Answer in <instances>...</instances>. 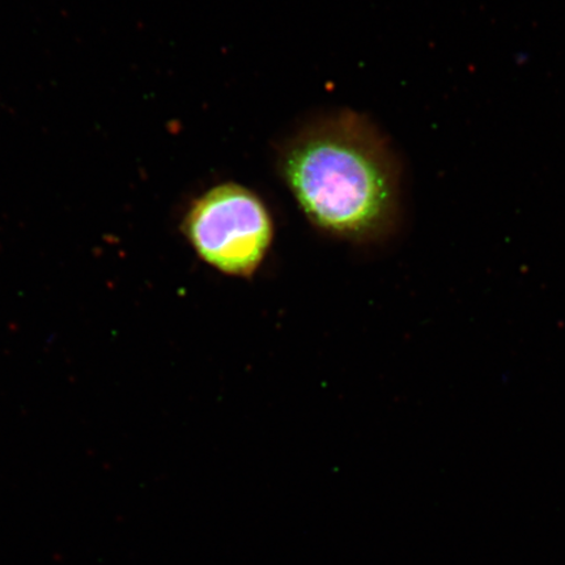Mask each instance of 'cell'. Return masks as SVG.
<instances>
[{
	"label": "cell",
	"instance_id": "cell-1",
	"mask_svg": "<svg viewBox=\"0 0 565 565\" xmlns=\"http://www.w3.org/2000/svg\"><path fill=\"white\" fill-rule=\"evenodd\" d=\"M278 169L318 230L352 243L381 242L398 230L401 161L377 127L356 113L302 127L282 145Z\"/></svg>",
	"mask_w": 565,
	"mask_h": 565
},
{
	"label": "cell",
	"instance_id": "cell-2",
	"mask_svg": "<svg viewBox=\"0 0 565 565\" xmlns=\"http://www.w3.org/2000/svg\"><path fill=\"white\" fill-rule=\"evenodd\" d=\"M181 230L204 264L232 278L256 275L274 242L270 211L256 193L235 182L198 196Z\"/></svg>",
	"mask_w": 565,
	"mask_h": 565
}]
</instances>
